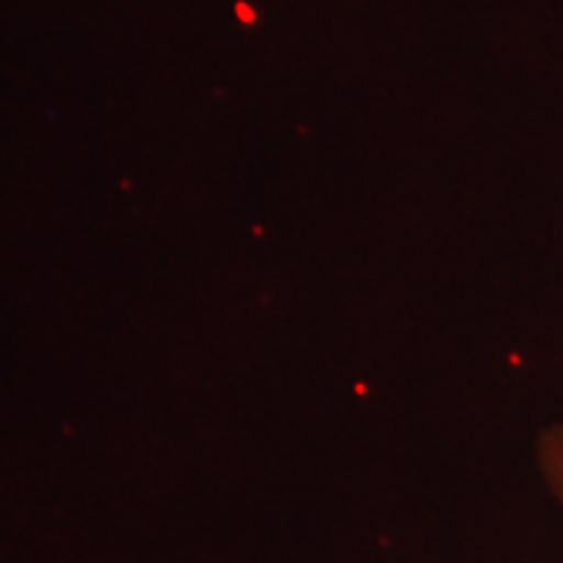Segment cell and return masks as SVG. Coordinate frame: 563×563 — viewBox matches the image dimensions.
I'll return each mask as SVG.
<instances>
[{
  "label": "cell",
  "instance_id": "obj_1",
  "mask_svg": "<svg viewBox=\"0 0 563 563\" xmlns=\"http://www.w3.org/2000/svg\"><path fill=\"white\" fill-rule=\"evenodd\" d=\"M536 463H539L544 488L563 510V422L544 426L536 442Z\"/></svg>",
  "mask_w": 563,
  "mask_h": 563
}]
</instances>
